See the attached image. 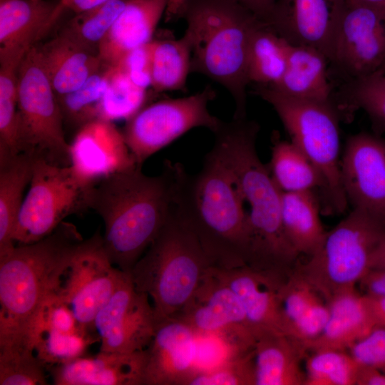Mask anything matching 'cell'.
Wrapping results in <instances>:
<instances>
[{"label":"cell","mask_w":385,"mask_h":385,"mask_svg":"<svg viewBox=\"0 0 385 385\" xmlns=\"http://www.w3.org/2000/svg\"><path fill=\"white\" fill-rule=\"evenodd\" d=\"M327 57L310 47L289 44L287 66L275 91L297 98L328 101L332 87L328 78Z\"/></svg>","instance_id":"83f0119b"},{"label":"cell","mask_w":385,"mask_h":385,"mask_svg":"<svg viewBox=\"0 0 385 385\" xmlns=\"http://www.w3.org/2000/svg\"><path fill=\"white\" fill-rule=\"evenodd\" d=\"M186 0H168L165 12V21H170L181 16Z\"/></svg>","instance_id":"f907efd6"},{"label":"cell","mask_w":385,"mask_h":385,"mask_svg":"<svg viewBox=\"0 0 385 385\" xmlns=\"http://www.w3.org/2000/svg\"><path fill=\"white\" fill-rule=\"evenodd\" d=\"M283 332L307 344L322 331L329 317L326 300L294 268L279 290Z\"/></svg>","instance_id":"d4e9b609"},{"label":"cell","mask_w":385,"mask_h":385,"mask_svg":"<svg viewBox=\"0 0 385 385\" xmlns=\"http://www.w3.org/2000/svg\"><path fill=\"white\" fill-rule=\"evenodd\" d=\"M89 187L71 165L36 160L14 229V242L19 245L37 242L53 232L67 216L87 210L86 194Z\"/></svg>","instance_id":"8fae6325"},{"label":"cell","mask_w":385,"mask_h":385,"mask_svg":"<svg viewBox=\"0 0 385 385\" xmlns=\"http://www.w3.org/2000/svg\"><path fill=\"white\" fill-rule=\"evenodd\" d=\"M155 324L150 297L135 288L128 273L98 312L93 322L100 350L121 353L145 350L153 337Z\"/></svg>","instance_id":"5bb4252c"},{"label":"cell","mask_w":385,"mask_h":385,"mask_svg":"<svg viewBox=\"0 0 385 385\" xmlns=\"http://www.w3.org/2000/svg\"><path fill=\"white\" fill-rule=\"evenodd\" d=\"M254 343L255 334L249 328L196 333L195 361L192 376L215 370L236 360L251 350Z\"/></svg>","instance_id":"e575fe53"},{"label":"cell","mask_w":385,"mask_h":385,"mask_svg":"<svg viewBox=\"0 0 385 385\" xmlns=\"http://www.w3.org/2000/svg\"><path fill=\"white\" fill-rule=\"evenodd\" d=\"M346 0H278L266 24L293 46L310 47L329 61Z\"/></svg>","instance_id":"2e32d148"},{"label":"cell","mask_w":385,"mask_h":385,"mask_svg":"<svg viewBox=\"0 0 385 385\" xmlns=\"http://www.w3.org/2000/svg\"><path fill=\"white\" fill-rule=\"evenodd\" d=\"M384 68H385V65L383 66Z\"/></svg>","instance_id":"db71d44e"},{"label":"cell","mask_w":385,"mask_h":385,"mask_svg":"<svg viewBox=\"0 0 385 385\" xmlns=\"http://www.w3.org/2000/svg\"><path fill=\"white\" fill-rule=\"evenodd\" d=\"M349 354L361 366L376 368L385 373V328L376 327L351 345Z\"/></svg>","instance_id":"7bdbcfd3"},{"label":"cell","mask_w":385,"mask_h":385,"mask_svg":"<svg viewBox=\"0 0 385 385\" xmlns=\"http://www.w3.org/2000/svg\"><path fill=\"white\" fill-rule=\"evenodd\" d=\"M140 166L105 178L86 194L87 209L104 224L102 245L111 262L130 274L167 221L173 204L172 161L155 176Z\"/></svg>","instance_id":"7a4b0ae2"},{"label":"cell","mask_w":385,"mask_h":385,"mask_svg":"<svg viewBox=\"0 0 385 385\" xmlns=\"http://www.w3.org/2000/svg\"><path fill=\"white\" fill-rule=\"evenodd\" d=\"M252 349L215 370L192 375L185 385H255Z\"/></svg>","instance_id":"b9f144b4"},{"label":"cell","mask_w":385,"mask_h":385,"mask_svg":"<svg viewBox=\"0 0 385 385\" xmlns=\"http://www.w3.org/2000/svg\"><path fill=\"white\" fill-rule=\"evenodd\" d=\"M168 0H127L98 46L102 62L115 66L130 51L153 41Z\"/></svg>","instance_id":"cb8c5ba5"},{"label":"cell","mask_w":385,"mask_h":385,"mask_svg":"<svg viewBox=\"0 0 385 385\" xmlns=\"http://www.w3.org/2000/svg\"><path fill=\"white\" fill-rule=\"evenodd\" d=\"M145 350L121 353L101 351L51 366L55 385H144Z\"/></svg>","instance_id":"7402d4cb"},{"label":"cell","mask_w":385,"mask_h":385,"mask_svg":"<svg viewBox=\"0 0 385 385\" xmlns=\"http://www.w3.org/2000/svg\"><path fill=\"white\" fill-rule=\"evenodd\" d=\"M108 68L104 65L78 88L57 96L64 121L80 128L98 118L100 102L108 85Z\"/></svg>","instance_id":"74e56055"},{"label":"cell","mask_w":385,"mask_h":385,"mask_svg":"<svg viewBox=\"0 0 385 385\" xmlns=\"http://www.w3.org/2000/svg\"><path fill=\"white\" fill-rule=\"evenodd\" d=\"M356 385H385V373L372 366L360 365Z\"/></svg>","instance_id":"7dc6e473"},{"label":"cell","mask_w":385,"mask_h":385,"mask_svg":"<svg viewBox=\"0 0 385 385\" xmlns=\"http://www.w3.org/2000/svg\"><path fill=\"white\" fill-rule=\"evenodd\" d=\"M63 7L68 9L76 14L81 13L98 6H101L111 0H59Z\"/></svg>","instance_id":"681fc988"},{"label":"cell","mask_w":385,"mask_h":385,"mask_svg":"<svg viewBox=\"0 0 385 385\" xmlns=\"http://www.w3.org/2000/svg\"><path fill=\"white\" fill-rule=\"evenodd\" d=\"M70 155L75 173L88 186L137 165L123 132L112 121L100 118L78 129Z\"/></svg>","instance_id":"e0dca14e"},{"label":"cell","mask_w":385,"mask_h":385,"mask_svg":"<svg viewBox=\"0 0 385 385\" xmlns=\"http://www.w3.org/2000/svg\"><path fill=\"white\" fill-rule=\"evenodd\" d=\"M371 269H385V240L381 244L376 252Z\"/></svg>","instance_id":"816d5d0a"},{"label":"cell","mask_w":385,"mask_h":385,"mask_svg":"<svg viewBox=\"0 0 385 385\" xmlns=\"http://www.w3.org/2000/svg\"><path fill=\"white\" fill-rule=\"evenodd\" d=\"M271 177L283 192H305L324 188L323 178L307 156L292 142L273 140L270 163Z\"/></svg>","instance_id":"4dcf8cb0"},{"label":"cell","mask_w":385,"mask_h":385,"mask_svg":"<svg viewBox=\"0 0 385 385\" xmlns=\"http://www.w3.org/2000/svg\"><path fill=\"white\" fill-rule=\"evenodd\" d=\"M307 352L304 343L284 333L257 332L252 349L255 385H304L301 364Z\"/></svg>","instance_id":"603a6c76"},{"label":"cell","mask_w":385,"mask_h":385,"mask_svg":"<svg viewBox=\"0 0 385 385\" xmlns=\"http://www.w3.org/2000/svg\"><path fill=\"white\" fill-rule=\"evenodd\" d=\"M332 101L341 117L357 110L369 116L374 133H385V68L346 81Z\"/></svg>","instance_id":"1f68e13d"},{"label":"cell","mask_w":385,"mask_h":385,"mask_svg":"<svg viewBox=\"0 0 385 385\" xmlns=\"http://www.w3.org/2000/svg\"><path fill=\"white\" fill-rule=\"evenodd\" d=\"M329 317L322 332L305 344L308 351H346L376 326L364 295L356 290L327 302Z\"/></svg>","instance_id":"4316f807"},{"label":"cell","mask_w":385,"mask_h":385,"mask_svg":"<svg viewBox=\"0 0 385 385\" xmlns=\"http://www.w3.org/2000/svg\"><path fill=\"white\" fill-rule=\"evenodd\" d=\"M148 99L146 89L135 85L118 66H109L108 85L100 102L98 118L127 120L147 105Z\"/></svg>","instance_id":"8d00e7d4"},{"label":"cell","mask_w":385,"mask_h":385,"mask_svg":"<svg viewBox=\"0 0 385 385\" xmlns=\"http://www.w3.org/2000/svg\"><path fill=\"white\" fill-rule=\"evenodd\" d=\"M254 93L277 113L292 141L320 172L326 214L344 212L348 205L342 183L339 121L341 115L332 101L290 97L267 86L256 85Z\"/></svg>","instance_id":"52a82bcc"},{"label":"cell","mask_w":385,"mask_h":385,"mask_svg":"<svg viewBox=\"0 0 385 385\" xmlns=\"http://www.w3.org/2000/svg\"><path fill=\"white\" fill-rule=\"evenodd\" d=\"M267 23L278 0H233Z\"/></svg>","instance_id":"bcb514c9"},{"label":"cell","mask_w":385,"mask_h":385,"mask_svg":"<svg viewBox=\"0 0 385 385\" xmlns=\"http://www.w3.org/2000/svg\"><path fill=\"white\" fill-rule=\"evenodd\" d=\"M215 96L207 86L188 96L147 104L128 119L122 132L137 165L194 128L214 133L222 122L208 110Z\"/></svg>","instance_id":"30bf717a"},{"label":"cell","mask_w":385,"mask_h":385,"mask_svg":"<svg viewBox=\"0 0 385 385\" xmlns=\"http://www.w3.org/2000/svg\"><path fill=\"white\" fill-rule=\"evenodd\" d=\"M152 41L128 52L115 66L123 71L138 86H151Z\"/></svg>","instance_id":"ee69618b"},{"label":"cell","mask_w":385,"mask_h":385,"mask_svg":"<svg viewBox=\"0 0 385 385\" xmlns=\"http://www.w3.org/2000/svg\"><path fill=\"white\" fill-rule=\"evenodd\" d=\"M100 342L96 333L87 330L69 332L42 325L34 327V352L46 368L85 356L88 348Z\"/></svg>","instance_id":"d590c367"},{"label":"cell","mask_w":385,"mask_h":385,"mask_svg":"<svg viewBox=\"0 0 385 385\" xmlns=\"http://www.w3.org/2000/svg\"><path fill=\"white\" fill-rule=\"evenodd\" d=\"M319 202L314 192H282L281 219L289 241L300 255H313L326 232L320 219Z\"/></svg>","instance_id":"f1b7e54d"},{"label":"cell","mask_w":385,"mask_h":385,"mask_svg":"<svg viewBox=\"0 0 385 385\" xmlns=\"http://www.w3.org/2000/svg\"><path fill=\"white\" fill-rule=\"evenodd\" d=\"M173 317L185 322L195 333L233 328L252 330L237 296L214 267L208 270L188 302Z\"/></svg>","instance_id":"44dd1931"},{"label":"cell","mask_w":385,"mask_h":385,"mask_svg":"<svg viewBox=\"0 0 385 385\" xmlns=\"http://www.w3.org/2000/svg\"><path fill=\"white\" fill-rule=\"evenodd\" d=\"M385 240V225L361 210H353L326 232L316 252L295 270L327 302L355 290L371 268L374 256Z\"/></svg>","instance_id":"ba28073f"},{"label":"cell","mask_w":385,"mask_h":385,"mask_svg":"<svg viewBox=\"0 0 385 385\" xmlns=\"http://www.w3.org/2000/svg\"><path fill=\"white\" fill-rule=\"evenodd\" d=\"M214 268L237 296L254 334L262 330L284 333L279 290L289 274L284 276L247 265Z\"/></svg>","instance_id":"ffe728a7"},{"label":"cell","mask_w":385,"mask_h":385,"mask_svg":"<svg viewBox=\"0 0 385 385\" xmlns=\"http://www.w3.org/2000/svg\"><path fill=\"white\" fill-rule=\"evenodd\" d=\"M38 48L44 68L57 96L78 88L106 65L98 51L63 32Z\"/></svg>","instance_id":"484cf974"},{"label":"cell","mask_w":385,"mask_h":385,"mask_svg":"<svg viewBox=\"0 0 385 385\" xmlns=\"http://www.w3.org/2000/svg\"><path fill=\"white\" fill-rule=\"evenodd\" d=\"M191 48V72L222 86L232 97L233 118H247V53L262 21L233 0H186L181 16Z\"/></svg>","instance_id":"5b68a950"},{"label":"cell","mask_w":385,"mask_h":385,"mask_svg":"<svg viewBox=\"0 0 385 385\" xmlns=\"http://www.w3.org/2000/svg\"><path fill=\"white\" fill-rule=\"evenodd\" d=\"M151 87L155 93L185 91L191 72V48L187 38L152 41Z\"/></svg>","instance_id":"836d02e7"},{"label":"cell","mask_w":385,"mask_h":385,"mask_svg":"<svg viewBox=\"0 0 385 385\" xmlns=\"http://www.w3.org/2000/svg\"><path fill=\"white\" fill-rule=\"evenodd\" d=\"M125 273L111 262L102 245V235L97 232L87 239L65 270L56 292L68 304L79 324L96 333L95 317Z\"/></svg>","instance_id":"7c38bea8"},{"label":"cell","mask_w":385,"mask_h":385,"mask_svg":"<svg viewBox=\"0 0 385 385\" xmlns=\"http://www.w3.org/2000/svg\"><path fill=\"white\" fill-rule=\"evenodd\" d=\"M196 333L175 318H156L153 337L145 349L144 385H185L194 371Z\"/></svg>","instance_id":"ac0fdd59"},{"label":"cell","mask_w":385,"mask_h":385,"mask_svg":"<svg viewBox=\"0 0 385 385\" xmlns=\"http://www.w3.org/2000/svg\"><path fill=\"white\" fill-rule=\"evenodd\" d=\"M259 131V124L247 118L222 121L213 133L212 148L233 176L245 204L250 206L245 265L287 275L297 265L300 255L283 229L282 191L257 154Z\"/></svg>","instance_id":"6da1fadb"},{"label":"cell","mask_w":385,"mask_h":385,"mask_svg":"<svg viewBox=\"0 0 385 385\" xmlns=\"http://www.w3.org/2000/svg\"><path fill=\"white\" fill-rule=\"evenodd\" d=\"M359 366L345 351H313L306 357L304 385H356Z\"/></svg>","instance_id":"f35d334b"},{"label":"cell","mask_w":385,"mask_h":385,"mask_svg":"<svg viewBox=\"0 0 385 385\" xmlns=\"http://www.w3.org/2000/svg\"><path fill=\"white\" fill-rule=\"evenodd\" d=\"M46 368L34 351H0V385H45Z\"/></svg>","instance_id":"60d3db41"},{"label":"cell","mask_w":385,"mask_h":385,"mask_svg":"<svg viewBox=\"0 0 385 385\" xmlns=\"http://www.w3.org/2000/svg\"><path fill=\"white\" fill-rule=\"evenodd\" d=\"M173 208L194 234L212 267L245 265L247 235L244 200L227 167L212 148L200 171L172 163Z\"/></svg>","instance_id":"277c9868"},{"label":"cell","mask_w":385,"mask_h":385,"mask_svg":"<svg viewBox=\"0 0 385 385\" xmlns=\"http://www.w3.org/2000/svg\"><path fill=\"white\" fill-rule=\"evenodd\" d=\"M289 43L265 23L252 31L247 53L249 83L273 86L282 77L287 62Z\"/></svg>","instance_id":"d6a6232c"},{"label":"cell","mask_w":385,"mask_h":385,"mask_svg":"<svg viewBox=\"0 0 385 385\" xmlns=\"http://www.w3.org/2000/svg\"><path fill=\"white\" fill-rule=\"evenodd\" d=\"M64 9L60 1L0 0V63L20 64Z\"/></svg>","instance_id":"d6986e66"},{"label":"cell","mask_w":385,"mask_h":385,"mask_svg":"<svg viewBox=\"0 0 385 385\" xmlns=\"http://www.w3.org/2000/svg\"><path fill=\"white\" fill-rule=\"evenodd\" d=\"M350 2L385 9V0H347Z\"/></svg>","instance_id":"f5cc1de1"},{"label":"cell","mask_w":385,"mask_h":385,"mask_svg":"<svg viewBox=\"0 0 385 385\" xmlns=\"http://www.w3.org/2000/svg\"><path fill=\"white\" fill-rule=\"evenodd\" d=\"M126 1L111 0L92 9L76 14L61 32L98 51L100 43L123 9Z\"/></svg>","instance_id":"ab89813d"},{"label":"cell","mask_w":385,"mask_h":385,"mask_svg":"<svg viewBox=\"0 0 385 385\" xmlns=\"http://www.w3.org/2000/svg\"><path fill=\"white\" fill-rule=\"evenodd\" d=\"M36 160L24 153L0 160V257L16 246L13 232Z\"/></svg>","instance_id":"f546056e"},{"label":"cell","mask_w":385,"mask_h":385,"mask_svg":"<svg viewBox=\"0 0 385 385\" xmlns=\"http://www.w3.org/2000/svg\"><path fill=\"white\" fill-rule=\"evenodd\" d=\"M341 177L353 209L385 225V138L366 132L351 135L341 160Z\"/></svg>","instance_id":"9a60e30c"},{"label":"cell","mask_w":385,"mask_h":385,"mask_svg":"<svg viewBox=\"0 0 385 385\" xmlns=\"http://www.w3.org/2000/svg\"><path fill=\"white\" fill-rule=\"evenodd\" d=\"M86 242L73 224L63 221L46 237L16 245L0 257V351H34L39 310Z\"/></svg>","instance_id":"3957f363"},{"label":"cell","mask_w":385,"mask_h":385,"mask_svg":"<svg viewBox=\"0 0 385 385\" xmlns=\"http://www.w3.org/2000/svg\"><path fill=\"white\" fill-rule=\"evenodd\" d=\"M17 76L19 153L56 165H71L70 144L65 138L63 117L38 45L23 58Z\"/></svg>","instance_id":"9c48e42d"},{"label":"cell","mask_w":385,"mask_h":385,"mask_svg":"<svg viewBox=\"0 0 385 385\" xmlns=\"http://www.w3.org/2000/svg\"><path fill=\"white\" fill-rule=\"evenodd\" d=\"M366 294L385 297V269H371L360 281Z\"/></svg>","instance_id":"f6af8a7d"},{"label":"cell","mask_w":385,"mask_h":385,"mask_svg":"<svg viewBox=\"0 0 385 385\" xmlns=\"http://www.w3.org/2000/svg\"><path fill=\"white\" fill-rule=\"evenodd\" d=\"M211 267L197 239L172 207L130 275L135 288L151 299L156 318H169L183 309Z\"/></svg>","instance_id":"8992f818"},{"label":"cell","mask_w":385,"mask_h":385,"mask_svg":"<svg viewBox=\"0 0 385 385\" xmlns=\"http://www.w3.org/2000/svg\"><path fill=\"white\" fill-rule=\"evenodd\" d=\"M364 295L376 326L385 328V297Z\"/></svg>","instance_id":"c3c4849f"},{"label":"cell","mask_w":385,"mask_h":385,"mask_svg":"<svg viewBox=\"0 0 385 385\" xmlns=\"http://www.w3.org/2000/svg\"><path fill=\"white\" fill-rule=\"evenodd\" d=\"M329 63L345 81L385 65V9L346 0Z\"/></svg>","instance_id":"4fadbf2b"}]
</instances>
